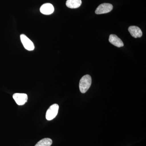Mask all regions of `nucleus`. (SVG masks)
<instances>
[{
  "label": "nucleus",
  "instance_id": "5",
  "mask_svg": "<svg viewBox=\"0 0 146 146\" xmlns=\"http://www.w3.org/2000/svg\"><path fill=\"white\" fill-rule=\"evenodd\" d=\"M13 98L18 105H23L27 102L28 96L25 94L16 93L13 94Z\"/></svg>",
  "mask_w": 146,
  "mask_h": 146
},
{
  "label": "nucleus",
  "instance_id": "10",
  "mask_svg": "<svg viewBox=\"0 0 146 146\" xmlns=\"http://www.w3.org/2000/svg\"><path fill=\"white\" fill-rule=\"evenodd\" d=\"M52 141L49 138H45L39 141L35 146H50Z\"/></svg>",
  "mask_w": 146,
  "mask_h": 146
},
{
  "label": "nucleus",
  "instance_id": "7",
  "mask_svg": "<svg viewBox=\"0 0 146 146\" xmlns=\"http://www.w3.org/2000/svg\"><path fill=\"white\" fill-rule=\"evenodd\" d=\"M109 41L115 46L119 48L123 46L124 44L122 40L115 35H110Z\"/></svg>",
  "mask_w": 146,
  "mask_h": 146
},
{
  "label": "nucleus",
  "instance_id": "4",
  "mask_svg": "<svg viewBox=\"0 0 146 146\" xmlns=\"http://www.w3.org/2000/svg\"><path fill=\"white\" fill-rule=\"evenodd\" d=\"M21 39L22 44L25 48L29 51H32L34 50V44L28 37L25 35H21Z\"/></svg>",
  "mask_w": 146,
  "mask_h": 146
},
{
  "label": "nucleus",
  "instance_id": "3",
  "mask_svg": "<svg viewBox=\"0 0 146 146\" xmlns=\"http://www.w3.org/2000/svg\"><path fill=\"white\" fill-rule=\"evenodd\" d=\"M113 9V6L110 3L102 4L98 7L96 9L95 13L97 14H104L110 12Z\"/></svg>",
  "mask_w": 146,
  "mask_h": 146
},
{
  "label": "nucleus",
  "instance_id": "2",
  "mask_svg": "<svg viewBox=\"0 0 146 146\" xmlns=\"http://www.w3.org/2000/svg\"><path fill=\"white\" fill-rule=\"evenodd\" d=\"M59 106L57 104H54L51 106L46 112V118L48 121L54 119L58 112Z\"/></svg>",
  "mask_w": 146,
  "mask_h": 146
},
{
  "label": "nucleus",
  "instance_id": "9",
  "mask_svg": "<svg viewBox=\"0 0 146 146\" xmlns=\"http://www.w3.org/2000/svg\"><path fill=\"white\" fill-rule=\"evenodd\" d=\"M81 4V0H67L66 3V6L71 9L78 8Z\"/></svg>",
  "mask_w": 146,
  "mask_h": 146
},
{
  "label": "nucleus",
  "instance_id": "6",
  "mask_svg": "<svg viewBox=\"0 0 146 146\" xmlns=\"http://www.w3.org/2000/svg\"><path fill=\"white\" fill-rule=\"evenodd\" d=\"M40 11L41 13L44 15H50L54 11V7L51 4L47 3L41 6Z\"/></svg>",
  "mask_w": 146,
  "mask_h": 146
},
{
  "label": "nucleus",
  "instance_id": "1",
  "mask_svg": "<svg viewBox=\"0 0 146 146\" xmlns=\"http://www.w3.org/2000/svg\"><path fill=\"white\" fill-rule=\"evenodd\" d=\"M92 83L91 76L86 75L83 76L80 79L79 82V89L80 92L84 94L89 89Z\"/></svg>",
  "mask_w": 146,
  "mask_h": 146
},
{
  "label": "nucleus",
  "instance_id": "8",
  "mask_svg": "<svg viewBox=\"0 0 146 146\" xmlns=\"http://www.w3.org/2000/svg\"><path fill=\"white\" fill-rule=\"evenodd\" d=\"M128 30L131 36L134 38H139L143 35L142 31L138 27L131 26L129 27Z\"/></svg>",
  "mask_w": 146,
  "mask_h": 146
}]
</instances>
